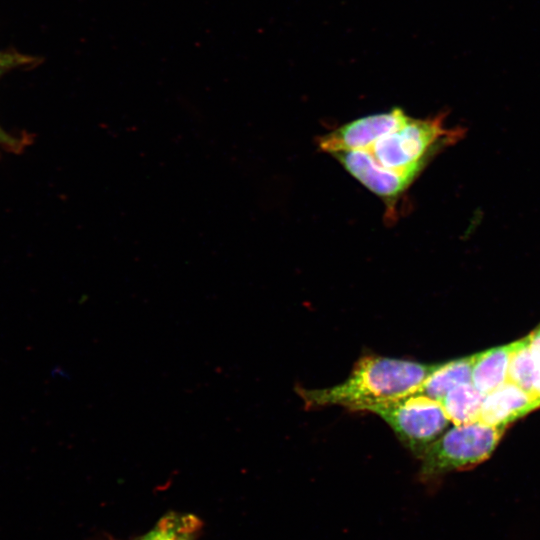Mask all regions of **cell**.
<instances>
[{
    "label": "cell",
    "instance_id": "obj_1",
    "mask_svg": "<svg viewBox=\"0 0 540 540\" xmlns=\"http://www.w3.org/2000/svg\"><path fill=\"white\" fill-rule=\"evenodd\" d=\"M438 364L368 354L358 359L340 384L321 389L299 387L297 392L309 408L341 405L359 411L369 404L416 394Z\"/></svg>",
    "mask_w": 540,
    "mask_h": 540
},
{
    "label": "cell",
    "instance_id": "obj_2",
    "mask_svg": "<svg viewBox=\"0 0 540 540\" xmlns=\"http://www.w3.org/2000/svg\"><path fill=\"white\" fill-rule=\"evenodd\" d=\"M461 136V128L445 127L443 114L430 119L410 118L367 151L381 167L415 180L437 152Z\"/></svg>",
    "mask_w": 540,
    "mask_h": 540
},
{
    "label": "cell",
    "instance_id": "obj_3",
    "mask_svg": "<svg viewBox=\"0 0 540 540\" xmlns=\"http://www.w3.org/2000/svg\"><path fill=\"white\" fill-rule=\"evenodd\" d=\"M505 427H495L480 421L454 425L437 438L424 452L419 471L420 479L432 482L454 471L472 468L487 460Z\"/></svg>",
    "mask_w": 540,
    "mask_h": 540
},
{
    "label": "cell",
    "instance_id": "obj_4",
    "mask_svg": "<svg viewBox=\"0 0 540 540\" xmlns=\"http://www.w3.org/2000/svg\"><path fill=\"white\" fill-rule=\"evenodd\" d=\"M359 411L381 417L400 442L418 458L442 435L450 422L441 403L423 394L369 404Z\"/></svg>",
    "mask_w": 540,
    "mask_h": 540
},
{
    "label": "cell",
    "instance_id": "obj_5",
    "mask_svg": "<svg viewBox=\"0 0 540 540\" xmlns=\"http://www.w3.org/2000/svg\"><path fill=\"white\" fill-rule=\"evenodd\" d=\"M409 116L400 108L362 117L318 138V146L328 153L368 150L381 137L402 127Z\"/></svg>",
    "mask_w": 540,
    "mask_h": 540
},
{
    "label": "cell",
    "instance_id": "obj_6",
    "mask_svg": "<svg viewBox=\"0 0 540 540\" xmlns=\"http://www.w3.org/2000/svg\"><path fill=\"white\" fill-rule=\"evenodd\" d=\"M332 155L352 176L381 197L390 213L395 209L396 201L414 181L381 167L367 150L341 151Z\"/></svg>",
    "mask_w": 540,
    "mask_h": 540
},
{
    "label": "cell",
    "instance_id": "obj_7",
    "mask_svg": "<svg viewBox=\"0 0 540 540\" xmlns=\"http://www.w3.org/2000/svg\"><path fill=\"white\" fill-rule=\"evenodd\" d=\"M540 407V399L507 380L485 395L478 421L505 427Z\"/></svg>",
    "mask_w": 540,
    "mask_h": 540
},
{
    "label": "cell",
    "instance_id": "obj_8",
    "mask_svg": "<svg viewBox=\"0 0 540 540\" xmlns=\"http://www.w3.org/2000/svg\"><path fill=\"white\" fill-rule=\"evenodd\" d=\"M512 349L513 342L475 354L471 383L484 395L507 381Z\"/></svg>",
    "mask_w": 540,
    "mask_h": 540
},
{
    "label": "cell",
    "instance_id": "obj_9",
    "mask_svg": "<svg viewBox=\"0 0 540 540\" xmlns=\"http://www.w3.org/2000/svg\"><path fill=\"white\" fill-rule=\"evenodd\" d=\"M474 359L475 354L439 363L416 394H423L440 402L453 387L471 382Z\"/></svg>",
    "mask_w": 540,
    "mask_h": 540
},
{
    "label": "cell",
    "instance_id": "obj_10",
    "mask_svg": "<svg viewBox=\"0 0 540 540\" xmlns=\"http://www.w3.org/2000/svg\"><path fill=\"white\" fill-rule=\"evenodd\" d=\"M485 395L471 382L450 389L440 403L450 422L462 425L478 421Z\"/></svg>",
    "mask_w": 540,
    "mask_h": 540
},
{
    "label": "cell",
    "instance_id": "obj_11",
    "mask_svg": "<svg viewBox=\"0 0 540 540\" xmlns=\"http://www.w3.org/2000/svg\"><path fill=\"white\" fill-rule=\"evenodd\" d=\"M201 528V520L191 513L168 512L133 540H197Z\"/></svg>",
    "mask_w": 540,
    "mask_h": 540
},
{
    "label": "cell",
    "instance_id": "obj_12",
    "mask_svg": "<svg viewBox=\"0 0 540 540\" xmlns=\"http://www.w3.org/2000/svg\"><path fill=\"white\" fill-rule=\"evenodd\" d=\"M507 380L515 383L526 392L536 396V375L530 350L529 335L513 342Z\"/></svg>",
    "mask_w": 540,
    "mask_h": 540
},
{
    "label": "cell",
    "instance_id": "obj_13",
    "mask_svg": "<svg viewBox=\"0 0 540 540\" xmlns=\"http://www.w3.org/2000/svg\"><path fill=\"white\" fill-rule=\"evenodd\" d=\"M530 350L535 368V395L540 399V325L529 334Z\"/></svg>",
    "mask_w": 540,
    "mask_h": 540
},
{
    "label": "cell",
    "instance_id": "obj_14",
    "mask_svg": "<svg viewBox=\"0 0 540 540\" xmlns=\"http://www.w3.org/2000/svg\"><path fill=\"white\" fill-rule=\"evenodd\" d=\"M14 58H15L14 56L0 53V67H4L6 65L11 64Z\"/></svg>",
    "mask_w": 540,
    "mask_h": 540
},
{
    "label": "cell",
    "instance_id": "obj_15",
    "mask_svg": "<svg viewBox=\"0 0 540 540\" xmlns=\"http://www.w3.org/2000/svg\"><path fill=\"white\" fill-rule=\"evenodd\" d=\"M5 137L4 134L0 131V141H4Z\"/></svg>",
    "mask_w": 540,
    "mask_h": 540
}]
</instances>
